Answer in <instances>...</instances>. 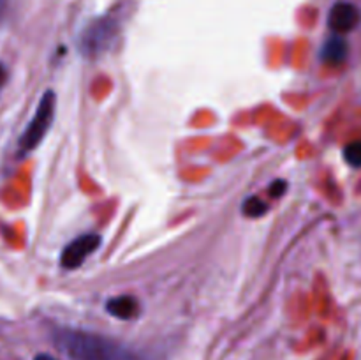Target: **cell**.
Masks as SVG:
<instances>
[{
    "label": "cell",
    "mask_w": 361,
    "mask_h": 360,
    "mask_svg": "<svg viewBox=\"0 0 361 360\" xmlns=\"http://www.w3.org/2000/svg\"><path fill=\"white\" fill-rule=\"evenodd\" d=\"M6 78H7L6 69H4L2 64H0V88H2V87H4V83H6Z\"/></svg>",
    "instance_id": "7c38bea8"
},
{
    "label": "cell",
    "mask_w": 361,
    "mask_h": 360,
    "mask_svg": "<svg viewBox=\"0 0 361 360\" xmlns=\"http://www.w3.org/2000/svg\"><path fill=\"white\" fill-rule=\"evenodd\" d=\"M243 214L247 215V217H261V215H264L268 212V205L264 203L263 200H261L259 196H250L247 198L245 201H243V207H242Z\"/></svg>",
    "instance_id": "ba28073f"
},
{
    "label": "cell",
    "mask_w": 361,
    "mask_h": 360,
    "mask_svg": "<svg viewBox=\"0 0 361 360\" xmlns=\"http://www.w3.org/2000/svg\"><path fill=\"white\" fill-rule=\"evenodd\" d=\"M55 109H56V95L53 90H46L42 94L41 101H39L37 109H35L34 116L30 119L28 126L21 133L20 140H18V152L20 155H27L34 152L42 140L46 138L48 131L51 129V124L55 120Z\"/></svg>",
    "instance_id": "7a4b0ae2"
},
{
    "label": "cell",
    "mask_w": 361,
    "mask_h": 360,
    "mask_svg": "<svg viewBox=\"0 0 361 360\" xmlns=\"http://www.w3.org/2000/svg\"><path fill=\"white\" fill-rule=\"evenodd\" d=\"M101 242L102 239L97 233H87V235L78 236V239H74L73 242H69L63 247L62 256H60V265L66 270H76L78 267L83 265V261L88 256H92L101 247Z\"/></svg>",
    "instance_id": "277c9868"
},
{
    "label": "cell",
    "mask_w": 361,
    "mask_h": 360,
    "mask_svg": "<svg viewBox=\"0 0 361 360\" xmlns=\"http://www.w3.org/2000/svg\"><path fill=\"white\" fill-rule=\"evenodd\" d=\"M106 311L113 318H118V320H134L140 314V304L130 295L113 296L106 302Z\"/></svg>",
    "instance_id": "52a82bcc"
},
{
    "label": "cell",
    "mask_w": 361,
    "mask_h": 360,
    "mask_svg": "<svg viewBox=\"0 0 361 360\" xmlns=\"http://www.w3.org/2000/svg\"><path fill=\"white\" fill-rule=\"evenodd\" d=\"M286 189H288V184H286L284 180H275V182L270 186V194L271 196L279 198L286 193Z\"/></svg>",
    "instance_id": "30bf717a"
},
{
    "label": "cell",
    "mask_w": 361,
    "mask_h": 360,
    "mask_svg": "<svg viewBox=\"0 0 361 360\" xmlns=\"http://www.w3.org/2000/svg\"><path fill=\"white\" fill-rule=\"evenodd\" d=\"M51 339L69 360H145L116 339L81 328L59 327L51 332Z\"/></svg>",
    "instance_id": "6da1fadb"
},
{
    "label": "cell",
    "mask_w": 361,
    "mask_h": 360,
    "mask_svg": "<svg viewBox=\"0 0 361 360\" xmlns=\"http://www.w3.org/2000/svg\"><path fill=\"white\" fill-rule=\"evenodd\" d=\"M34 360H59V359H55V356L48 355V353H39V355L35 356Z\"/></svg>",
    "instance_id": "8fae6325"
},
{
    "label": "cell",
    "mask_w": 361,
    "mask_h": 360,
    "mask_svg": "<svg viewBox=\"0 0 361 360\" xmlns=\"http://www.w3.org/2000/svg\"><path fill=\"white\" fill-rule=\"evenodd\" d=\"M4 4H6V0H0V7H2Z\"/></svg>",
    "instance_id": "4fadbf2b"
},
{
    "label": "cell",
    "mask_w": 361,
    "mask_h": 360,
    "mask_svg": "<svg viewBox=\"0 0 361 360\" xmlns=\"http://www.w3.org/2000/svg\"><path fill=\"white\" fill-rule=\"evenodd\" d=\"M344 159L353 168H361V140H355L345 145Z\"/></svg>",
    "instance_id": "9c48e42d"
},
{
    "label": "cell",
    "mask_w": 361,
    "mask_h": 360,
    "mask_svg": "<svg viewBox=\"0 0 361 360\" xmlns=\"http://www.w3.org/2000/svg\"><path fill=\"white\" fill-rule=\"evenodd\" d=\"M349 55V44L342 35L335 34L321 48V60L328 66H341Z\"/></svg>",
    "instance_id": "8992f818"
},
{
    "label": "cell",
    "mask_w": 361,
    "mask_h": 360,
    "mask_svg": "<svg viewBox=\"0 0 361 360\" xmlns=\"http://www.w3.org/2000/svg\"><path fill=\"white\" fill-rule=\"evenodd\" d=\"M361 23V11L351 2H337L328 14V27L338 35L353 32Z\"/></svg>",
    "instance_id": "5b68a950"
},
{
    "label": "cell",
    "mask_w": 361,
    "mask_h": 360,
    "mask_svg": "<svg viewBox=\"0 0 361 360\" xmlns=\"http://www.w3.org/2000/svg\"><path fill=\"white\" fill-rule=\"evenodd\" d=\"M118 32L120 27L115 18H97L81 30L80 39H78V49L87 59H97L111 48L113 42L118 37Z\"/></svg>",
    "instance_id": "3957f363"
}]
</instances>
